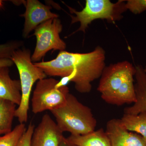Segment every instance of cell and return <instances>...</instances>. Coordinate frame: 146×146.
<instances>
[{
	"label": "cell",
	"mask_w": 146,
	"mask_h": 146,
	"mask_svg": "<svg viewBox=\"0 0 146 146\" xmlns=\"http://www.w3.org/2000/svg\"><path fill=\"white\" fill-rule=\"evenodd\" d=\"M35 128L31 123L29 125L26 130L18 142L17 146H30L32 136Z\"/></svg>",
	"instance_id": "cell-19"
},
{
	"label": "cell",
	"mask_w": 146,
	"mask_h": 146,
	"mask_svg": "<svg viewBox=\"0 0 146 146\" xmlns=\"http://www.w3.org/2000/svg\"><path fill=\"white\" fill-rule=\"evenodd\" d=\"M125 1H119L112 3L109 0H86L84 8L80 11H77L70 7H68L71 13V24L80 23V26L76 31L85 33L88 26L97 19H105L114 22L121 18V14L126 10Z\"/></svg>",
	"instance_id": "cell-5"
},
{
	"label": "cell",
	"mask_w": 146,
	"mask_h": 146,
	"mask_svg": "<svg viewBox=\"0 0 146 146\" xmlns=\"http://www.w3.org/2000/svg\"><path fill=\"white\" fill-rule=\"evenodd\" d=\"M27 128L25 123L16 125L10 133L0 136V146H17Z\"/></svg>",
	"instance_id": "cell-16"
},
{
	"label": "cell",
	"mask_w": 146,
	"mask_h": 146,
	"mask_svg": "<svg viewBox=\"0 0 146 146\" xmlns=\"http://www.w3.org/2000/svg\"><path fill=\"white\" fill-rule=\"evenodd\" d=\"M135 68L136 102L130 107L125 108L124 111V113L133 115L146 112V73L141 66H136Z\"/></svg>",
	"instance_id": "cell-12"
},
{
	"label": "cell",
	"mask_w": 146,
	"mask_h": 146,
	"mask_svg": "<svg viewBox=\"0 0 146 146\" xmlns=\"http://www.w3.org/2000/svg\"><path fill=\"white\" fill-rule=\"evenodd\" d=\"M120 119L126 129L136 132L143 136L146 141V112L137 115L124 113Z\"/></svg>",
	"instance_id": "cell-15"
},
{
	"label": "cell",
	"mask_w": 146,
	"mask_h": 146,
	"mask_svg": "<svg viewBox=\"0 0 146 146\" xmlns=\"http://www.w3.org/2000/svg\"><path fill=\"white\" fill-rule=\"evenodd\" d=\"M59 146H76L74 144L70 143L67 138L63 137L62 140L60 141Z\"/></svg>",
	"instance_id": "cell-21"
},
{
	"label": "cell",
	"mask_w": 146,
	"mask_h": 146,
	"mask_svg": "<svg viewBox=\"0 0 146 146\" xmlns=\"http://www.w3.org/2000/svg\"><path fill=\"white\" fill-rule=\"evenodd\" d=\"M31 56L30 50L22 47L15 50L10 58L16 65L20 76L22 98L15 112V117L20 123L27 121L33 86L36 82L47 76L41 68L33 63Z\"/></svg>",
	"instance_id": "cell-4"
},
{
	"label": "cell",
	"mask_w": 146,
	"mask_h": 146,
	"mask_svg": "<svg viewBox=\"0 0 146 146\" xmlns=\"http://www.w3.org/2000/svg\"><path fill=\"white\" fill-rule=\"evenodd\" d=\"M126 1V9L133 14H140L146 11V0H128Z\"/></svg>",
	"instance_id": "cell-18"
},
{
	"label": "cell",
	"mask_w": 146,
	"mask_h": 146,
	"mask_svg": "<svg viewBox=\"0 0 146 146\" xmlns=\"http://www.w3.org/2000/svg\"><path fill=\"white\" fill-rule=\"evenodd\" d=\"M23 42L22 41H12L0 44V59H10L13 52L22 48Z\"/></svg>",
	"instance_id": "cell-17"
},
{
	"label": "cell",
	"mask_w": 146,
	"mask_h": 146,
	"mask_svg": "<svg viewBox=\"0 0 146 146\" xmlns=\"http://www.w3.org/2000/svg\"><path fill=\"white\" fill-rule=\"evenodd\" d=\"M3 2L1 0H0V9L3 8Z\"/></svg>",
	"instance_id": "cell-22"
},
{
	"label": "cell",
	"mask_w": 146,
	"mask_h": 146,
	"mask_svg": "<svg viewBox=\"0 0 146 146\" xmlns=\"http://www.w3.org/2000/svg\"><path fill=\"white\" fill-rule=\"evenodd\" d=\"M105 131L111 146H146V141L143 137L126 129L120 119L108 121Z\"/></svg>",
	"instance_id": "cell-10"
},
{
	"label": "cell",
	"mask_w": 146,
	"mask_h": 146,
	"mask_svg": "<svg viewBox=\"0 0 146 146\" xmlns=\"http://www.w3.org/2000/svg\"><path fill=\"white\" fill-rule=\"evenodd\" d=\"M62 30L63 25L58 18L48 20L40 24L34 30L33 35L36 37V42L31 56L32 62L36 63L40 61L51 50H65L66 43L60 36Z\"/></svg>",
	"instance_id": "cell-7"
},
{
	"label": "cell",
	"mask_w": 146,
	"mask_h": 146,
	"mask_svg": "<svg viewBox=\"0 0 146 146\" xmlns=\"http://www.w3.org/2000/svg\"><path fill=\"white\" fill-rule=\"evenodd\" d=\"M67 138L76 146H111L109 138L102 128L84 135H70Z\"/></svg>",
	"instance_id": "cell-13"
},
{
	"label": "cell",
	"mask_w": 146,
	"mask_h": 146,
	"mask_svg": "<svg viewBox=\"0 0 146 146\" xmlns=\"http://www.w3.org/2000/svg\"><path fill=\"white\" fill-rule=\"evenodd\" d=\"M56 123L63 133L81 135L94 131L97 121L90 108L70 93L65 103L50 111Z\"/></svg>",
	"instance_id": "cell-3"
},
{
	"label": "cell",
	"mask_w": 146,
	"mask_h": 146,
	"mask_svg": "<svg viewBox=\"0 0 146 146\" xmlns=\"http://www.w3.org/2000/svg\"><path fill=\"white\" fill-rule=\"evenodd\" d=\"M105 59L104 50L97 46L85 53L62 51L54 59L34 63L50 76L64 77L75 72V88L81 94H87L91 91L92 82L100 78L106 67Z\"/></svg>",
	"instance_id": "cell-1"
},
{
	"label": "cell",
	"mask_w": 146,
	"mask_h": 146,
	"mask_svg": "<svg viewBox=\"0 0 146 146\" xmlns=\"http://www.w3.org/2000/svg\"><path fill=\"white\" fill-rule=\"evenodd\" d=\"M0 98L12 102L18 106L21 103L20 80L11 78L9 68L0 69Z\"/></svg>",
	"instance_id": "cell-11"
},
{
	"label": "cell",
	"mask_w": 146,
	"mask_h": 146,
	"mask_svg": "<svg viewBox=\"0 0 146 146\" xmlns=\"http://www.w3.org/2000/svg\"><path fill=\"white\" fill-rule=\"evenodd\" d=\"M14 64L12 60L9 58L0 59V69L11 67Z\"/></svg>",
	"instance_id": "cell-20"
},
{
	"label": "cell",
	"mask_w": 146,
	"mask_h": 146,
	"mask_svg": "<svg viewBox=\"0 0 146 146\" xmlns=\"http://www.w3.org/2000/svg\"><path fill=\"white\" fill-rule=\"evenodd\" d=\"M144 71H145V72L146 73V66L145 67V68L144 69Z\"/></svg>",
	"instance_id": "cell-23"
},
{
	"label": "cell",
	"mask_w": 146,
	"mask_h": 146,
	"mask_svg": "<svg viewBox=\"0 0 146 146\" xmlns=\"http://www.w3.org/2000/svg\"><path fill=\"white\" fill-rule=\"evenodd\" d=\"M58 80L53 78H45L36 82L31 99L32 111L35 114L60 107L66 102L69 88L65 86L56 88Z\"/></svg>",
	"instance_id": "cell-6"
},
{
	"label": "cell",
	"mask_w": 146,
	"mask_h": 146,
	"mask_svg": "<svg viewBox=\"0 0 146 146\" xmlns=\"http://www.w3.org/2000/svg\"><path fill=\"white\" fill-rule=\"evenodd\" d=\"M16 105L0 98V136L10 133L15 117Z\"/></svg>",
	"instance_id": "cell-14"
},
{
	"label": "cell",
	"mask_w": 146,
	"mask_h": 146,
	"mask_svg": "<svg viewBox=\"0 0 146 146\" xmlns=\"http://www.w3.org/2000/svg\"><path fill=\"white\" fill-rule=\"evenodd\" d=\"M63 137L55 122L48 114H45L35 128L30 146H59Z\"/></svg>",
	"instance_id": "cell-9"
},
{
	"label": "cell",
	"mask_w": 146,
	"mask_h": 146,
	"mask_svg": "<svg viewBox=\"0 0 146 146\" xmlns=\"http://www.w3.org/2000/svg\"><path fill=\"white\" fill-rule=\"evenodd\" d=\"M25 7V13L20 16L24 17L25 24L23 36L26 38L32 31L42 23L50 19L58 18L59 16L51 11L52 7L45 5L37 0L22 1Z\"/></svg>",
	"instance_id": "cell-8"
},
{
	"label": "cell",
	"mask_w": 146,
	"mask_h": 146,
	"mask_svg": "<svg viewBox=\"0 0 146 146\" xmlns=\"http://www.w3.org/2000/svg\"><path fill=\"white\" fill-rule=\"evenodd\" d=\"M135 72V67L126 60L105 67L97 89L102 100L117 106L134 103L136 100L133 79Z\"/></svg>",
	"instance_id": "cell-2"
}]
</instances>
